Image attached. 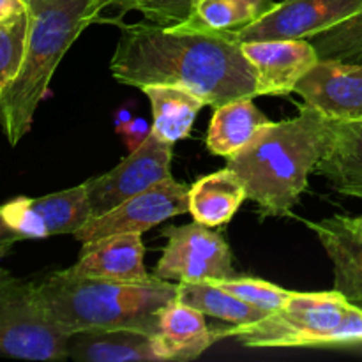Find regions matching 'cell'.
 I'll return each instance as SVG.
<instances>
[{
  "label": "cell",
  "instance_id": "obj_1",
  "mask_svg": "<svg viewBox=\"0 0 362 362\" xmlns=\"http://www.w3.org/2000/svg\"><path fill=\"white\" fill-rule=\"evenodd\" d=\"M119 83L177 85L189 88L207 106L257 98V71L233 32H200L152 23H120L110 60Z\"/></svg>",
  "mask_w": 362,
  "mask_h": 362
},
{
  "label": "cell",
  "instance_id": "obj_2",
  "mask_svg": "<svg viewBox=\"0 0 362 362\" xmlns=\"http://www.w3.org/2000/svg\"><path fill=\"white\" fill-rule=\"evenodd\" d=\"M336 120L304 105L299 115L271 122L253 140L226 158L246 186L247 200L262 218L288 216L306 191L310 173L318 168L334 136Z\"/></svg>",
  "mask_w": 362,
  "mask_h": 362
},
{
  "label": "cell",
  "instance_id": "obj_3",
  "mask_svg": "<svg viewBox=\"0 0 362 362\" xmlns=\"http://www.w3.org/2000/svg\"><path fill=\"white\" fill-rule=\"evenodd\" d=\"M34 286L42 310L66 336L95 329H134L154 336L161 310L177 299L175 283L156 276L126 283L64 269Z\"/></svg>",
  "mask_w": 362,
  "mask_h": 362
},
{
  "label": "cell",
  "instance_id": "obj_4",
  "mask_svg": "<svg viewBox=\"0 0 362 362\" xmlns=\"http://www.w3.org/2000/svg\"><path fill=\"white\" fill-rule=\"evenodd\" d=\"M95 0H27L28 32L16 76L0 88V131L18 145L30 131L49 81L78 35L99 20Z\"/></svg>",
  "mask_w": 362,
  "mask_h": 362
},
{
  "label": "cell",
  "instance_id": "obj_5",
  "mask_svg": "<svg viewBox=\"0 0 362 362\" xmlns=\"http://www.w3.org/2000/svg\"><path fill=\"white\" fill-rule=\"evenodd\" d=\"M216 341L235 338L250 349H303L362 341V308L341 292H292L285 306L246 325L212 329Z\"/></svg>",
  "mask_w": 362,
  "mask_h": 362
},
{
  "label": "cell",
  "instance_id": "obj_6",
  "mask_svg": "<svg viewBox=\"0 0 362 362\" xmlns=\"http://www.w3.org/2000/svg\"><path fill=\"white\" fill-rule=\"evenodd\" d=\"M0 357L66 361L67 336L42 310L35 286L0 267Z\"/></svg>",
  "mask_w": 362,
  "mask_h": 362
},
{
  "label": "cell",
  "instance_id": "obj_7",
  "mask_svg": "<svg viewBox=\"0 0 362 362\" xmlns=\"http://www.w3.org/2000/svg\"><path fill=\"white\" fill-rule=\"evenodd\" d=\"M166 246L154 276L166 281H219L235 278L233 257L221 233L193 221L163 230Z\"/></svg>",
  "mask_w": 362,
  "mask_h": 362
},
{
  "label": "cell",
  "instance_id": "obj_8",
  "mask_svg": "<svg viewBox=\"0 0 362 362\" xmlns=\"http://www.w3.org/2000/svg\"><path fill=\"white\" fill-rule=\"evenodd\" d=\"M173 144L151 129L145 140L115 168L85 180L92 218L106 214L134 194L172 177Z\"/></svg>",
  "mask_w": 362,
  "mask_h": 362
},
{
  "label": "cell",
  "instance_id": "obj_9",
  "mask_svg": "<svg viewBox=\"0 0 362 362\" xmlns=\"http://www.w3.org/2000/svg\"><path fill=\"white\" fill-rule=\"evenodd\" d=\"M0 218L18 243L53 235H74L92 219L87 186L83 182L39 198H13L0 205Z\"/></svg>",
  "mask_w": 362,
  "mask_h": 362
},
{
  "label": "cell",
  "instance_id": "obj_10",
  "mask_svg": "<svg viewBox=\"0 0 362 362\" xmlns=\"http://www.w3.org/2000/svg\"><path fill=\"white\" fill-rule=\"evenodd\" d=\"M184 212H189V187L168 177L106 214L92 218L74 233V239L83 244L115 233H144Z\"/></svg>",
  "mask_w": 362,
  "mask_h": 362
},
{
  "label": "cell",
  "instance_id": "obj_11",
  "mask_svg": "<svg viewBox=\"0 0 362 362\" xmlns=\"http://www.w3.org/2000/svg\"><path fill=\"white\" fill-rule=\"evenodd\" d=\"M361 6L362 0H283L233 34L240 42L310 39L352 16Z\"/></svg>",
  "mask_w": 362,
  "mask_h": 362
},
{
  "label": "cell",
  "instance_id": "obj_12",
  "mask_svg": "<svg viewBox=\"0 0 362 362\" xmlns=\"http://www.w3.org/2000/svg\"><path fill=\"white\" fill-rule=\"evenodd\" d=\"M304 105L332 120L362 117V64L343 60H318L293 88Z\"/></svg>",
  "mask_w": 362,
  "mask_h": 362
},
{
  "label": "cell",
  "instance_id": "obj_13",
  "mask_svg": "<svg viewBox=\"0 0 362 362\" xmlns=\"http://www.w3.org/2000/svg\"><path fill=\"white\" fill-rule=\"evenodd\" d=\"M243 52L257 71V98L292 94L320 60L310 39L243 42Z\"/></svg>",
  "mask_w": 362,
  "mask_h": 362
},
{
  "label": "cell",
  "instance_id": "obj_14",
  "mask_svg": "<svg viewBox=\"0 0 362 362\" xmlns=\"http://www.w3.org/2000/svg\"><path fill=\"white\" fill-rule=\"evenodd\" d=\"M67 271L85 278L138 283L151 278L145 269L141 233H115L83 243L80 258Z\"/></svg>",
  "mask_w": 362,
  "mask_h": 362
},
{
  "label": "cell",
  "instance_id": "obj_15",
  "mask_svg": "<svg viewBox=\"0 0 362 362\" xmlns=\"http://www.w3.org/2000/svg\"><path fill=\"white\" fill-rule=\"evenodd\" d=\"M334 267V288L362 308V228L352 216L306 221Z\"/></svg>",
  "mask_w": 362,
  "mask_h": 362
},
{
  "label": "cell",
  "instance_id": "obj_16",
  "mask_svg": "<svg viewBox=\"0 0 362 362\" xmlns=\"http://www.w3.org/2000/svg\"><path fill=\"white\" fill-rule=\"evenodd\" d=\"M154 346L159 361H194L216 343L205 315L180 300H172L159 313Z\"/></svg>",
  "mask_w": 362,
  "mask_h": 362
},
{
  "label": "cell",
  "instance_id": "obj_17",
  "mask_svg": "<svg viewBox=\"0 0 362 362\" xmlns=\"http://www.w3.org/2000/svg\"><path fill=\"white\" fill-rule=\"evenodd\" d=\"M67 359L76 362H161L154 338L134 329H95L67 336Z\"/></svg>",
  "mask_w": 362,
  "mask_h": 362
},
{
  "label": "cell",
  "instance_id": "obj_18",
  "mask_svg": "<svg viewBox=\"0 0 362 362\" xmlns=\"http://www.w3.org/2000/svg\"><path fill=\"white\" fill-rule=\"evenodd\" d=\"M244 200H247L246 186L226 166L202 177L189 187V214L209 228L228 225Z\"/></svg>",
  "mask_w": 362,
  "mask_h": 362
},
{
  "label": "cell",
  "instance_id": "obj_19",
  "mask_svg": "<svg viewBox=\"0 0 362 362\" xmlns=\"http://www.w3.org/2000/svg\"><path fill=\"white\" fill-rule=\"evenodd\" d=\"M271 122L272 120L257 108L253 98L233 99L214 110L205 145L211 154L230 158L246 147L255 134Z\"/></svg>",
  "mask_w": 362,
  "mask_h": 362
},
{
  "label": "cell",
  "instance_id": "obj_20",
  "mask_svg": "<svg viewBox=\"0 0 362 362\" xmlns=\"http://www.w3.org/2000/svg\"><path fill=\"white\" fill-rule=\"evenodd\" d=\"M317 172L338 193L362 200V117L336 120L334 136Z\"/></svg>",
  "mask_w": 362,
  "mask_h": 362
},
{
  "label": "cell",
  "instance_id": "obj_21",
  "mask_svg": "<svg viewBox=\"0 0 362 362\" xmlns=\"http://www.w3.org/2000/svg\"><path fill=\"white\" fill-rule=\"evenodd\" d=\"M151 101L152 126L163 140L175 144L189 136L194 119L205 101L189 88L177 85H147L140 88Z\"/></svg>",
  "mask_w": 362,
  "mask_h": 362
},
{
  "label": "cell",
  "instance_id": "obj_22",
  "mask_svg": "<svg viewBox=\"0 0 362 362\" xmlns=\"http://www.w3.org/2000/svg\"><path fill=\"white\" fill-rule=\"evenodd\" d=\"M274 6V0H198L179 27L200 32H239Z\"/></svg>",
  "mask_w": 362,
  "mask_h": 362
},
{
  "label": "cell",
  "instance_id": "obj_23",
  "mask_svg": "<svg viewBox=\"0 0 362 362\" xmlns=\"http://www.w3.org/2000/svg\"><path fill=\"white\" fill-rule=\"evenodd\" d=\"M177 300L228 325L253 324L269 315L211 281L177 283Z\"/></svg>",
  "mask_w": 362,
  "mask_h": 362
},
{
  "label": "cell",
  "instance_id": "obj_24",
  "mask_svg": "<svg viewBox=\"0 0 362 362\" xmlns=\"http://www.w3.org/2000/svg\"><path fill=\"white\" fill-rule=\"evenodd\" d=\"M320 60L362 64V6L334 27L310 37Z\"/></svg>",
  "mask_w": 362,
  "mask_h": 362
},
{
  "label": "cell",
  "instance_id": "obj_25",
  "mask_svg": "<svg viewBox=\"0 0 362 362\" xmlns=\"http://www.w3.org/2000/svg\"><path fill=\"white\" fill-rule=\"evenodd\" d=\"M214 285L221 286L232 296L239 297L240 300L265 311V313H274L279 308L285 306L293 292V290L281 288V286L262 281V279L239 278V276L230 279H219V281H214Z\"/></svg>",
  "mask_w": 362,
  "mask_h": 362
},
{
  "label": "cell",
  "instance_id": "obj_26",
  "mask_svg": "<svg viewBox=\"0 0 362 362\" xmlns=\"http://www.w3.org/2000/svg\"><path fill=\"white\" fill-rule=\"evenodd\" d=\"M27 9L11 20L0 21V88L6 87L21 66L27 45Z\"/></svg>",
  "mask_w": 362,
  "mask_h": 362
},
{
  "label": "cell",
  "instance_id": "obj_27",
  "mask_svg": "<svg viewBox=\"0 0 362 362\" xmlns=\"http://www.w3.org/2000/svg\"><path fill=\"white\" fill-rule=\"evenodd\" d=\"M198 0H131L127 6L129 11H138L145 20L152 23L173 27L189 16L191 9Z\"/></svg>",
  "mask_w": 362,
  "mask_h": 362
},
{
  "label": "cell",
  "instance_id": "obj_28",
  "mask_svg": "<svg viewBox=\"0 0 362 362\" xmlns=\"http://www.w3.org/2000/svg\"><path fill=\"white\" fill-rule=\"evenodd\" d=\"M151 133L147 126H145L144 120H133V122H126V134H127V140H129L131 145V151L136 148L141 141L145 140V136Z\"/></svg>",
  "mask_w": 362,
  "mask_h": 362
},
{
  "label": "cell",
  "instance_id": "obj_29",
  "mask_svg": "<svg viewBox=\"0 0 362 362\" xmlns=\"http://www.w3.org/2000/svg\"><path fill=\"white\" fill-rule=\"evenodd\" d=\"M27 9V0H0V21L11 20Z\"/></svg>",
  "mask_w": 362,
  "mask_h": 362
},
{
  "label": "cell",
  "instance_id": "obj_30",
  "mask_svg": "<svg viewBox=\"0 0 362 362\" xmlns=\"http://www.w3.org/2000/svg\"><path fill=\"white\" fill-rule=\"evenodd\" d=\"M129 2L131 0H95V4H94L95 13H98V16H101L103 11L113 7V9L119 11V13H117V18H122L124 14L127 13V6H129Z\"/></svg>",
  "mask_w": 362,
  "mask_h": 362
},
{
  "label": "cell",
  "instance_id": "obj_31",
  "mask_svg": "<svg viewBox=\"0 0 362 362\" xmlns=\"http://www.w3.org/2000/svg\"><path fill=\"white\" fill-rule=\"evenodd\" d=\"M16 243H18L16 237L13 235V232L7 228L6 223H4L2 218H0V258H4L6 255H9L11 250H13V246Z\"/></svg>",
  "mask_w": 362,
  "mask_h": 362
},
{
  "label": "cell",
  "instance_id": "obj_32",
  "mask_svg": "<svg viewBox=\"0 0 362 362\" xmlns=\"http://www.w3.org/2000/svg\"><path fill=\"white\" fill-rule=\"evenodd\" d=\"M356 221L359 223V226L362 228V216H356Z\"/></svg>",
  "mask_w": 362,
  "mask_h": 362
}]
</instances>
